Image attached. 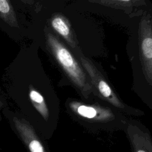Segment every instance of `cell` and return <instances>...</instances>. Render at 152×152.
<instances>
[{
  "label": "cell",
  "instance_id": "6da1fadb",
  "mask_svg": "<svg viewBox=\"0 0 152 152\" xmlns=\"http://www.w3.org/2000/svg\"><path fill=\"white\" fill-rule=\"evenodd\" d=\"M48 48L54 58L81 93L87 97L93 90L87 74L68 49L52 34L46 36Z\"/></svg>",
  "mask_w": 152,
  "mask_h": 152
},
{
  "label": "cell",
  "instance_id": "7a4b0ae2",
  "mask_svg": "<svg viewBox=\"0 0 152 152\" xmlns=\"http://www.w3.org/2000/svg\"><path fill=\"white\" fill-rule=\"evenodd\" d=\"M79 59L81 61L80 63L90 78L92 88L93 86L96 93H98L102 98L115 107L124 109L125 106L97 69L86 58L80 55Z\"/></svg>",
  "mask_w": 152,
  "mask_h": 152
},
{
  "label": "cell",
  "instance_id": "3957f363",
  "mask_svg": "<svg viewBox=\"0 0 152 152\" xmlns=\"http://www.w3.org/2000/svg\"><path fill=\"white\" fill-rule=\"evenodd\" d=\"M14 127L28 152H50L46 140L26 120L14 117Z\"/></svg>",
  "mask_w": 152,
  "mask_h": 152
},
{
  "label": "cell",
  "instance_id": "277c9868",
  "mask_svg": "<svg viewBox=\"0 0 152 152\" xmlns=\"http://www.w3.org/2000/svg\"><path fill=\"white\" fill-rule=\"evenodd\" d=\"M125 130L130 142L131 152H152V139L144 126L128 123L125 125Z\"/></svg>",
  "mask_w": 152,
  "mask_h": 152
},
{
  "label": "cell",
  "instance_id": "5b68a950",
  "mask_svg": "<svg viewBox=\"0 0 152 152\" xmlns=\"http://www.w3.org/2000/svg\"><path fill=\"white\" fill-rule=\"evenodd\" d=\"M140 52L145 75L150 83L152 72V36L151 24L148 21H144L141 24Z\"/></svg>",
  "mask_w": 152,
  "mask_h": 152
},
{
  "label": "cell",
  "instance_id": "8992f818",
  "mask_svg": "<svg viewBox=\"0 0 152 152\" xmlns=\"http://www.w3.org/2000/svg\"><path fill=\"white\" fill-rule=\"evenodd\" d=\"M51 25L53 29L59 33L74 48L75 42L71 35L70 28L65 21L59 16L54 17L51 20Z\"/></svg>",
  "mask_w": 152,
  "mask_h": 152
},
{
  "label": "cell",
  "instance_id": "52a82bcc",
  "mask_svg": "<svg viewBox=\"0 0 152 152\" xmlns=\"http://www.w3.org/2000/svg\"><path fill=\"white\" fill-rule=\"evenodd\" d=\"M29 97L34 107L37 109L44 120L48 122L49 119V113L43 96L37 91L31 90L29 93Z\"/></svg>",
  "mask_w": 152,
  "mask_h": 152
},
{
  "label": "cell",
  "instance_id": "ba28073f",
  "mask_svg": "<svg viewBox=\"0 0 152 152\" xmlns=\"http://www.w3.org/2000/svg\"><path fill=\"white\" fill-rule=\"evenodd\" d=\"M0 17L10 26H17L15 14L9 1L0 0Z\"/></svg>",
  "mask_w": 152,
  "mask_h": 152
}]
</instances>
